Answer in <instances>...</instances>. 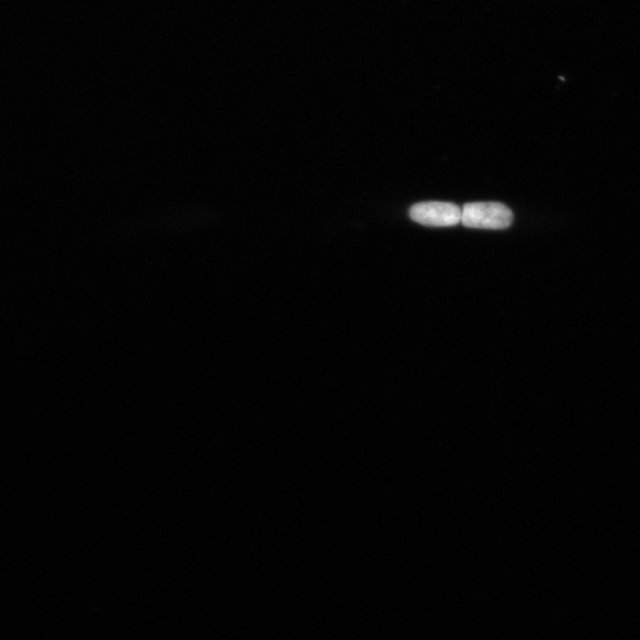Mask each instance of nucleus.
Instances as JSON below:
<instances>
[{"instance_id": "nucleus-1", "label": "nucleus", "mask_w": 640, "mask_h": 640, "mask_svg": "<svg viewBox=\"0 0 640 640\" xmlns=\"http://www.w3.org/2000/svg\"><path fill=\"white\" fill-rule=\"evenodd\" d=\"M514 221V214L505 204L497 202L468 203L462 209V221L468 228L503 230Z\"/></svg>"}, {"instance_id": "nucleus-2", "label": "nucleus", "mask_w": 640, "mask_h": 640, "mask_svg": "<svg viewBox=\"0 0 640 640\" xmlns=\"http://www.w3.org/2000/svg\"><path fill=\"white\" fill-rule=\"evenodd\" d=\"M411 219L427 227H453L462 221V209L453 203L422 202L409 209Z\"/></svg>"}]
</instances>
